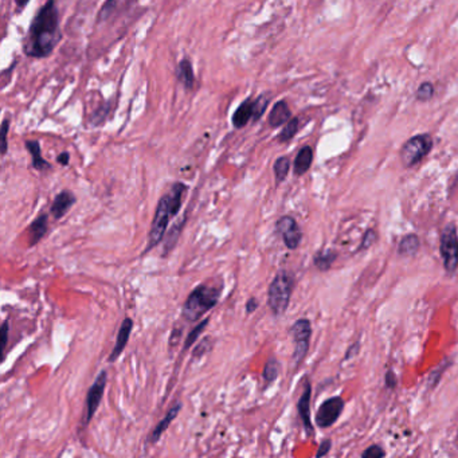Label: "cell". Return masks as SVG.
<instances>
[{
    "mask_svg": "<svg viewBox=\"0 0 458 458\" xmlns=\"http://www.w3.org/2000/svg\"><path fill=\"white\" fill-rule=\"evenodd\" d=\"M109 110H110V105L105 104L103 108H100V109H97V110L94 112L93 115L90 116V123L93 124L94 127H95V125H101V124L105 123Z\"/></svg>",
    "mask_w": 458,
    "mask_h": 458,
    "instance_id": "29",
    "label": "cell"
},
{
    "mask_svg": "<svg viewBox=\"0 0 458 458\" xmlns=\"http://www.w3.org/2000/svg\"><path fill=\"white\" fill-rule=\"evenodd\" d=\"M209 323H210V318L202 320L199 324L188 333L187 339H186V343H184V350H188L195 341L198 340V338L203 333L204 328L209 326Z\"/></svg>",
    "mask_w": 458,
    "mask_h": 458,
    "instance_id": "27",
    "label": "cell"
},
{
    "mask_svg": "<svg viewBox=\"0 0 458 458\" xmlns=\"http://www.w3.org/2000/svg\"><path fill=\"white\" fill-rule=\"evenodd\" d=\"M312 162H313V150L309 145H306L298 151L296 159H294V175L296 177H303L304 174L309 171Z\"/></svg>",
    "mask_w": 458,
    "mask_h": 458,
    "instance_id": "17",
    "label": "cell"
},
{
    "mask_svg": "<svg viewBox=\"0 0 458 458\" xmlns=\"http://www.w3.org/2000/svg\"><path fill=\"white\" fill-rule=\"evenodd\" d=\"M259 300L256 298V297H250L249 300H247L246 303V313L247 315H251V313H254L257 309H259Z\"/></svg>",
    "mask_w": 458,
    "mask_h": 458,
    "instance_id": "38",
    "label": "cell"
},
{
    "mask_svg": "<svg viewBox=\"0 0 458 458\" xmlns=\"http://www.w3.org/2000/svg\"><path fill=\"white\" fill-rule=\"evenodd\" d=\"M344 410V400L341 397H332L324 400L316 414V423L318 427L327 429L339 420L341 412Z\"/></svg>",
    "mask_w": 458,
    "mask_h": 458,
    "instance_id": "9",
    "label": "cell"
},
{
    "mask_svg": "<svg viewBox=\"0 0 458 458\" xmlns=\"http://www.w3.org/2000/svg\"><path fill=\"white\" fill-rule=\"evenodd\" d=\"M385 383H386V387L387 388L397 387L398 379H397V376L394 374V371H387V374L385 376Z\"/></svg>",
    "mask_w": 458,
    "mask_h": 458,
    "instance_id": "37",
    "label": "cell"
},
{
    "mask_svg": "<svg viewBox=\"0 0 458 458\" xmlns=\"http://www.w3.org/2000/svg\"><path fill=\"white\" fill-rule=\"evenodd\" d=\"M171 218H174V214L171 212V207L168 204V200L165 198V195H163L159 199L157 207H156V212H155V217H153L152 226H151V230H150V238H148V245L145 249V253L152 250L153 247L157 246L162 242V239L165 238V233H167V229H168Z\"/></svg>",
    "mask_w": 458,
    "mask_h": 458,
    "instance_id": "5",
    "label": "cell"
},
{
    "mask_svg": "<svg viewBox=\"0 0 458 458\" xmlns=\"http://www.w3.org/2000/svg\"><path fill=\"white\" fill-rule=\"evenodd\" d=\"M76 202H77V198L71 191L69 189L61 191L53 200V204L50 207V212L54 217V219L58 221L62 217H65L71 207L76 204Z\"/></svg>",
    "mask_w": 458,
    "mask_h": 458,
    "instance_id": "13",
    "label": "cell"
},
{
    "mask_svg": "<svg viewBox=\"0 0 458 458\" xmlns=\"http://www.w3.org/2000/svg\"><path fill=\"white\" fill-rule=\"evenodd\" d=\"M182 407H183V405H182V402H179V400L172 405V407L165 414V418L156 425V427L153 429L152 433L148 435L147 444H156V442L162 438V435L165 434V432H167V429L170 427V425H171L172 421L179 415Z\"/></svg>",
    "mask_w": 458,
    "mask_h": 458,
    "instance_id": "14",
    "label": "cell"
},
{
    "mask_svg": "<svg viewBox=\"0 0 458 458\" xmlns=\"http://www.w3.org/2000/svg\"><path fill=\"white\" fill-rule=\"evenodd\" d=\"M106 383H108V373L103 370L94 380L92 387L88 390L86 395V412L83 418V427H86L90 421L93 420L94 414L98 410L100 403L104 397L105 392Z\"/></svg>",
    "mask_w": 458,
    "mask_h": 458,
    "instance_id": "8",
    "label": "cell"
},
{
    "mask_svg": "<svg viewBox=\"0 0 458 458\" xmlns=\"http://www.w3.org/2000/svg\"><path fill=\"white\" fill-rule=\"evenodd\" d=\"M280 368H281V365L279 363V360L274 359V358H271L266 362L265 367H264V374L262 375H264L265 382L266 383H273L280 375Z\"/></svg>",
    "mask_w": 458,
    "mask_h": 458,
    "instance_id": "25",
    "label": "cell"
},
{
    "mask_svg": "<svg viewBox=\"0 0 458 458\" xmlns=\"http://www.w3.org/2000/svg\"><path fill=\"white\" fill-rule=\"evenodd\" d=\"M26 148L28 153L31 155V165L36 171H47L51 168V165L47 162L46 159H43L42 153H41V142L38 140H27L26 141Z\"/></svg>",
    "mask_w": 458,
    "mask_h": 458,
    "instance_id": "20",
    "label": "cell"
},
{
    "mask_svg": "<svg viewBox=\"0 0 458 458\" xmlns=\"http://www.w3.org/2000/svg\"><path fill=\"white\" fill-rule=\"evenodd\" d=\"M177 80L183 85L186 90H192L195 83V73L189 59H182L177 65Z\"/></svg>",
    "mask_w": 458,
    "mask_h": 458,
    "instance_id": "19",
    "label": "cell"
},
{
    "mask_svg": "<svg viewBox=\"0 0 458 458\" xmlns=\"http://www.w3.org/2000/svg\"><path fill=\"white\" fill-rule=\"evenodd\" d=\"M294 277L288 271H279L268 289V306L274 316H281L291 303L293 293Z\"/></svg>",
    "mask_w": 458,
    "mask_h": 458,
    "instance_id": "3",
    "label": "cell"
},
{
    "mask_svg": "<svg viewBox=\"0 0 458 458\" xmlns=\"http://www.w3.org/2000/svg\"><path fill=\"white\" fill-rule=\"evenodd\" d=\"M221 291V286H209L204 283L199 285L188 296L182 311L183 318L187 321H198L218 304Z\"/></svg>",
    "mask_w": 458,
    "mask_h": 458,
    "instance_id": "2",
    "label": "cell"
},
{
    "mask_svg": "<svg viewBox=\"0 0 458 458\" xmlns=\"http://www.w3.org/2000/svg\"><path fill=\"white\" fill-rule=\"evenodd\" d=\"M62 39L59 28L58 6L56 0H47L33 18L24 39V53L31 58H46Z\"/></svg>",
    "mask_w": 458,
    "mask_h": 458,
    "instance_id": "1",
    "label": "cell"
},
{
    "mask_svg": "<svg viewBox=\"0 0 458 458\" xmlns=\"http://www.w3.org/2000/svg\"><path fill=\"white\" fill-rule=\"evenodd\" d=\"M47 229H48V215L41 214L28 227L30 246H36V244L46 235Z\"/></svg>",
    "mask_w": 458,
    "mask_h": 458,
    "instance_id": "18",
    "label": "cell"
},
{
    "mask_svg": "<svg viewBox=\"0 0 458 458\" xmlns=\"http://www.w3.org/2000/svg\"><path fill=\"white\" fill-rule=\"evenodd\" d=\"M359 350H360V343L356 341L353 343V345L348 348V351L345 353L344 356V360H348V359H353V356H356L359 353Z\"/></svg>",
    "mask_w": 458,
    "mask_h": 458,
    "instance_id": "39",
    "label": "cell"
},
{
    "mask_svg": "<svg viewBox=\"0 0 458 458\" xmlns=\"http://www.w3.org/2000/svg\"><path fill=\"white\" fill-rule=\"evenodd\" d=\"M133 329V320L130 318H125L123 320L120 329H118V339H116V344L112 350V353L108 358L109 363H115L118 358L121 356V353L124 351V348L127 347L128 341H130V333Z\"/></svg>",
    "mask_w": 458,
    "mask_h": 458,
    "instance_id": "12",
    "label": "cell"
},
{
    "mask_svg": "<svg viewBox=\"0 0 458 458\" xmlns=\"http://www.w3.org/2000/svg\"><path fill=\"white\" fill-rule=\"evenodd\" d=\"M30 3V0H15V4L19 10H24V7Z\"/></svg>",
    "mask_w": 458,
    "mask_h": 458,
    "instance_id": "42",
    "label": "cell"
},
{
    "mask_svg": "<svg viewBox=\"0 0 458 458\" xmlns=\"http://www.w3.org/2000/svg\"><path fill=\"white\" fill-rule=\"evenodd\" d=\"M253 115H254V106H253V101L251 100H245L241 105L236 108L234 113H233V125L236 130H242L245 128L249 121L253 120Z\"/></svg>",
    "mask_w": 458,
    "mask_h": 458,
    "instance_id": "16",
    "label": "cell"
},
{
    "mask_svg": "<svg viewBox=\"0 0 458 458\" xmlns=\"http://www.w3.org/2000/svg\"><path fill=\"white\" fill-rule=\"evenodd\" d=\"M376 239H378V234H376L375 230H373V229L367 230L365 235H363V238H362L360 246H359L358 250H359V251H365L367 249H370V247L375 244Z\"/></svg>",
    "mask_w": 458,
    "mask_h": 458,
    "instance_id": "30",
    "label": "cell"
},
{
    "mask_svg": "<svg viewBox=\"0 0 458 458\" xmlns=\"http://www.w3.org/2000/svg\"><path fill=\"white\" fill-rule=\"evenodd\" d=\"M276 229L281 234L282 241L289 250H296L297 247L300 246L301 239H303V233H301V229L296 222L293 217H291V215L281 217L276 224Z\"/></svg>",
    "mask_w": 458,
    "mask_h": 458,
    "instance_id": "10",
    "label": "cell"
},
{
    "mask_svg": "<svg viewBox=\"0 0 458 458\" xmlns=\"http://www.w3.org/2000/svg\"><path fill=\"white\" fill-rule=\"evenodd\" d=\"M420 247H421V241H420L418 235H405L400 239V245H398V253L405 257H412L418 253Z\"/></svg>",
    "mask_w": 458,
    "mask_h": 458,
    "instance_id": "21",
    "label": "cell"
},
{
    "mask_svg": "<svg viewBox=\"0 0 458 458\" xmlns=\"http://www.w3.org/2000/svg\"><path fill=\"white\" fill-rule=\"evenodd\" d=\"M338 259V251L332 250V249H326V250H320L315 257H313V264L320 271H327L331 269L332 264Z\"/></svg>",
    "mask_w": 458,
    "mask_h": 458,
    "instance_id": "22",
    "label": "cell"
},
{
    "mask_svg": "<svg viewBox=\"0 0 458 458\" xmlns=\"http://www.w3.org/2000/svg\"><path fill=\"white\" fill-rule=\"evenodd\" d=\"M417 100L418 101H429L434 95V85L432 83H423L417 89Z\"/></svg>",
    "mask_w": 458,
    "mask_h": 458,
    "instance_id": "28",
    "label": "cell"
},
{
    "mask_svg": "<svg viewBox=\"0 0 458 458\" xmlns=\"http://www.w3.org/2000/svg\"><path fill=\"white\" fill-rule=\"evenodd\" d=\"M9 332H10V327H9V320H4L3 321V326H1V359L4 360L6 358V348H7V343H9Z\"/></svg>",
    "mask_w": 458,
    "mask_h": 458,
    "instance_id": "34",
    "label": "cell"
},
{
    "mask_svg": "<svg viewBox=\"0 0 458 458\" xmlns=\"http://www.w3.org/2000/svg\"><path fill=\"white\" fill-rule=\"evenodd\" d=\"M311 395H312V386L309 382H306L304 391L297 402V412L301 418V422L304 425V430L308 437L315 434L312 421H311Z\"/></svg>",
    "mask_w": 458,
    "mask_h": 458,
    "instance_id": "11",
    "label": "cell"
},
{
    "mask_svg": "<svg viewBox=\"0 0 458 458\" xmlns=\"http://www.w3.org/2000/svg\"><path fill=\"white\" fill-rule=\"evenodd\" d=\"M289 170H291V160L289 157L286 156H281L279 157L276 162H274V165H273V171H274V177H276V182L277 184L282 183L288 174H289Z\"/></svg>",
    "mask_w": 458,
    "mask_h": 458,
    "instance_id": "23",
    "label": "cell"
},
{
    "mask_svg": "<svg viewBox=\"0 0 458 458\" xmlns=\"http://www.w3.org/2000/svg\"><path fill=\"white\" fill-rule=\"evenodd\" d=\"M441 257L444 268L449 273H454L458 269V231L454 224H449L442 230L441 245H439Z\"/></svg>",
    "mask_w": 458,
    "mask_h": 458,
    "instance_id": "6",
    "label": "cell"
},
{
    "mask_svg": "<svg viewBox=\"0 0 458 458\" xmlns=\"http://www.w3.org/2000/svg\"><path fill=\"white\" fill-rule=\"evenodd\" d=\"M291 335L294 341L293 362L296 367L303 363L309 350V341L312 336V326L308 318H298L291 327Z\"/></svg>",
    "mask_w": 458,
    "mask_h": 458,
    "instance_id": "7",
    "label": "cell"
},
{
    "mask_svg": "<svg viewBox=\"0 0 458 458\" xmlns=\"http://www.w3.org/2000/svg\"><path fill=\"white\" fill-rule=\"evenodd\" d=\"M57 162H58L59 165H63V167H66V165H69V162H71V153L66 152H61L58 155V157H57Z\"/></svg>",
    "mask_w": 458,
    "mask_h": 458,
    "instance_id": "40",
    "label": "cell"
},
{
    "mask_svg": "<svg viewBox=\"0 0 458 458\" xmlns=\"http://www.w3.org/2000/svg\"><path fill=\"white\" fill-rule=\"evenodd\" d=\"M363 458H383L386 457V452L385 449L379 445H373V447H367L365 452L362 453Z\"/></svg>",
    "mask_w": 458,
    "mask_h": 458,
    "instance_id": "32",
    "label": "cell"
},
{
    "mask_svg": "<svg viewBox=\"0 0 458 458\" xmlns=\"http://www.w3.org/2000/svg\"><path fill=\"white\" fill-rule=\"evenodd\" d=\"M271 103V97L268 94H261L254 101H253V106H254V115H253V121H259L261 118L264 116V113L266 112L268 106Z\"/></svg>",
    "mask_w": 458,
    "mask_h": 458,
    "instance_id": "26",
    "label": "cell"
},
{
    "mask_svg": "<svg viewBox=\"0 0 458 458\" xmlns=\"http://www.w3.org/2000/svg\"><path fill=\"white\" fill-rule=\"evenodd\" d=\"M212 343H210V339L207 338V339H204V340L202 341L200 343L199 345L194 350V353H192V358H202L203 355H204V353H207V350H210V345Z\"/></svg>",
    "mask_w": 458,
    "mask_h": 458,
    "instance_id": "35",
    "label": "cell"
},
{
    "mask_svg": "<svg viewBox=\"0 0 458 458\" xmlns=\"http://www.w3.org/2000/svg\"><path fill=\"white\" fill-rule=\"evenodd\" d=\"M331 447H332V441H331V439H324V441L320 444V447H318L316 457L320 458L327 456L329 450H331Z\"/></svg>",
    "mask_w": 458,
    "mask_h": 458,
    "instance_id": "36",
    "label": "cell"
},
{
    "mask_svg": "<svg viewBox=\"0 0 458 458\" xmlns=\"http://www.w3.org/2000/svg\"><path fill=\"white\" fill-rule=\"evenodd\" d=\"M298 127H300L298 118H291V120L283 125V130H282L281 133L279 135V141H280V142H288V141L292 140L294 136H296V133L298 132Z\"/></svg>",
    "mask_w": 458,
    "mask_h": 458,
    "instance_id": "24",
    "label": "cell"
},
{
    "mask_svg": "<svg viewBox=\"0 0 458 458\" xmlns=\"http://www.w3.org/2000/svg\"><path fill=\"white\" fill-rule=\"evenodd\" d=\"M292 118V112L288 106L286 101H279L271 108L269 113V125L271 128H280L281 125H285L289 120Z\"/></svg>",
    "mask_w": 458,
    "mask_h": 458,
    "instance_id": "15",
    "label": "cell"
},
{
    "mask_svg": "<svg viewBox=\"0 0 458 458\" xmlns=\"http://www.w3.org/2000/svg\"><path fill=\"white\" fill-rule=\"evenodd\" d=\"M433 148V139L427 133L417 135L406 141L400 150V160L405 167L410 168L418 165Z\"/></svg>",
    "mask_w": 458,
    "mask_h": 458,
    "instance_id": "4",
    "label": "cell"
},
{
    "mask_svg": "<svg viewBox=\"0 0 458 458\" xmlns=\"http://www.w3.org/2000/svg\"><path fill=\"white\" fill-rule=\"evenodd\" d=\"M180 335H182V329H172L171 339H170V345H177L179 340H180Z\"/></svg>",
    "mask_w": 458,
    "mask_h": 458,
    "instance_id": "41",
    "label": "cell"
},
{
    "mask_svg": "<svg viewBox=\"0 0 458 458\" xmlns=\"http://www.w3.org/2000/svg\"><path fill=\"white\" fill-rule=\"evenodd\" d=\"M9 128H10V120L4 118L1 123V155L3 156L7 153V148H9V144H7Z\"/></svg>",
    "mask_w": 458,
    "mask_h": 458,
    "instance_id": "33",
    "label": "cell"
},
{
    "mask_svg": "<svg viewBox=\"0 0 458 458\" xmlns=\"http://www.w3.org/2000/svg\"><path fill=\"white\" fill-rule=\"evenodd\" d=\"M115 9H116V0H106L98 14V22L106 21L112 15V12L115 11Z\"/></svg>",
    "mask_w": 458,
    "mask_h": 458,
    "instance_id": "31",
    "label": "cell"
}]
</instances>
